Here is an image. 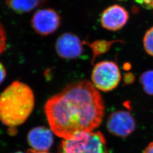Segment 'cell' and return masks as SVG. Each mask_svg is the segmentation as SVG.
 I'll return each mask as SVG.
<instances>
[{
	"label": "cell",
	"mask_w": 153,
	"mask_h": 153,
	"mask_svg": "<svg viewBox=\"0 0 153 153\" xmlns=\"http://www.w3.org/2000/svg\"><path fill=\"white\" fill-rule=\"evenodd\" d=\"M31 23L38 34L48 36L55 33L60 26L61 16L53 9H40L33 14Z\"/></svg>",
	"instance_id": "cell-5"
},
{
	"label": "cell",
	"mask_w": 153,
	"mask_h": 153,
	"mask_svg": "<svg viewBox=\"0 0 153 153\" xmlns=\"http://www.w3.org/2000/svg\"><path fill=\"white\" fill-rule=\"evenodd\" d=\"M35 98L26 84L15 81L0 95V120L5 126L22 125L33 112Z\"/></svg>",
	"instance_id": "cell-2"
},
{
	"label": "cell",
	"mask_w": 153,
	"mask_h": 153,
	"mask_svg": "<svg viewBox=\"0 0 153 153\" xmlns=\"http://www.w3.org/2000/svg\"><path fill=\"white\" fill-rule=\"evenodd\" d=\"M27 153H49L47 152H38L36 150H34L33 149H30L27 151Z\"/></svg>",
	"instance_id": "cell-19"
},
{
	"label": "cell",
	"mask_w": 153,
	"mask_h": 153,
	"mask_svg": "<svg viewBox=\"0 0 153 153\" xmlns=\"http://www.w3.org/2000/svg\"><path fill=\"white\" fill-rule=\"evenodd\" d=\"M23 153V152H16V153Z\"/></svg>",
	"instance_id": "cell-20"
},
{
	"label": "cell",
	"mask_w": 153,
	"mask_h": 153,
	"mask_svg": "<svg viewBox=\"0 0 153 153\" xmlns=\"http://www.w3.org/2000/svg\"><path fill=\"white\" fill-rule=\"evenodd\" d=\"M116 43H124V42L121 40L107 41L104 40H95L92 43H89L86 42H83V45L85 44L89 46L93 51V59L91 61L92 64L94 63L97 57L107 53L111 48V46Z\"/></svg>",
	"instance_id": "cell-11"
},
{
	"label": "cell",
	"mask_w": 153,
	"mask_h": 153,
	"mask_svg": "<svg viewBox=\"0 0 153 153\" xmlns=\"http://www.w3.org/2000/svg\"><path fill=\"white\" fill-rule=\"evenodd\" d=\"M47 0H7L6 4L18 13H26L42 5Z\"/></svg>",
	"instance_id": "cell-10"
},
{
	"label": "cell",
	"mask_w": 153,
	"mask_h": 153,
	"mask_svg": "<svg viewBox=\"0 0 153 153\" xmlns=\"http://www.w3.org/2000/svg\"><path fill=\"white\" fill-rule=\"evenodd\" d=\"M91 80L97 88L104 92L109 91L119 85L121 81L120 71L113 61L100 62L93 68Z\"/></svg>",
	"instance_id": "cell-4"
},
{
	"label": "cell",
	"mask_w": 153,
	"mask_h": 153,
	"mask_svg": "<svg viewBox=\"0 0 153 153\" xmlns=\"http://www.w3.org/2000/svg\"><path fill=\"white\" fill-rule=\"evenodd\" d=\"M59 153H109L103 134L100 131L83 132L64 139Z\"/></svg>",
	"instance_id": "cell-3"
},
{
	"label": "cell",
	"mask_w": 153,
	"mask_h": 153,
	"mask_svg": "<svg viewBox=\"0 0 153 153\" xmlns=\"http://www.w3.org/2000/svg\"><path fill=\"white\" fill-rule=\"evenodd\" d=\"M143 43L146 52L153 56V27L148 30L145 34Z\"/></svg>",
	"instance_id": "cell-13"
},
{
	"label": "cell",
	"mask_w": 153,
	"mask_h": 153,
	"mask_svg": "<svg viewBox=\"0 0 153 153\" xmlns=\"http://www.w3.org/2000/svg\"><path fill=\"white\" fill-rule=\"evenodd\" d=\"M137 3L147 8H153V0H135Z\"/></svg>",
	"instance_id": "cell-15"
},
{
	"label": "cell",
	"mask_w": 153,
	"mask_h": 153,
	"mask_svg": "<svg viewBox=\"0 0 153 153\" xmlns=\"http://www.w3.org/2000/svg\"></svg>",
	"instance_id": "cell-21"
},
{
	"label": "cell",
	"mask_w": 153,
	"mask_h": 153,
	"mask_svg": "<svg viewBox=\"0 0 153 153\" xmlns=\"http://www.w3.org/2000/svg\"><path fill=\"white\" fill-rule=\"evenodd\" d=\"M28 142L33 150L38 152H47L53 143L52 131L44 126H38L29 131Z\"/></svg>",
	"instance_id": "cell-9"
},
{
	"label": "cell",
	"mask_w": 153,
	"mask_h": 153,
	"mask_svg": "<svg viewBox=\"0 0 153 153\" xmlns=\"http://www.w3.org/2000/svg\"><path fill=\"white\" fill-rule=\"evenodd\" d=\"M129 19L126 9L118 5L111 6L103 11L100 22L103 27L109 31H117L123 27Z\"/></svg>",
	"instance_id": "cell-8"
},
{
	"label": "cell",
	"mask_w": 153,
	"mask_h": 153,
	"mask_svg": "<svg viewBox=\"0 0 153 153\" xmlns=\"http://www.w3.org/2000/svg\"><path fill=\"white\" fill-rule=\"evenodd\" d=\"M134 76L133 74L131 73H126L124 76V82L126 84H130L134 81Z\"/></svg>",
	"instance_id": "cell-16"
},
{
	"label": "cell",
	"mask_w": 153,
	"mask_h": 153,
	"mask_svg": "<svg viewBox=\"0 0 153 153\" xmlns=\"http://www.w3.org/2000/svg\"><path fill=\"white\" fill-rule=\"evenodd\" d=\"M107 128L115 136L126 137L135 130L136 122L130 112L119 111L110 115L107 122Z\"/></svg>",
	"instance_id": "cell-7"
},
{
	"label": "cell",
	"mask_w": 153,
	"mask_h": 153,
	"mask_svg": "<svg viewBox=\"0 0 153 153\" xmlns=\"http://www.w3.org/2000/svg\"><path fill=\"white\" fill-rule=\"evenodd\" d=\"M6 36L2 25L0 23V54L2 53L6 48Z\"/></svg>",
	"instance_id": "cell-14"
},
{
	"label": "cell",
	"mask_w": 153,
	"mask_h": 153,
	"mask_svg": "<svg viewBox=\"0 0 153 153\" xmlns=\"http://www.w3.org/2000/svg\"><path fill=\"white\" fill-rule=\"evenodd\" d=\"M6 70L4 65L0 62V84L4 81L6 76Z\"/></svg>",
	"instance_id": "cell-17"
},
{
	"label": "cell",
	"mask_w": 153,
	"mask_h": 153,
	"mask_svg": "<svg viewBox=\"0 0 153 153\" xmlns=\"http://www.w3.org/2000/svg\"><path fill=\"white\" fill-rule=\"evenodd\" d=\"M143 153H153V141L150 142L145 148Z\"/></svg>",
	"instance_id": "cell-18"
},
{
	"label": "cell",
	"mask_w": 153,
	"mask_h": 153,
	"mask_svg": "<svg viewBox=\"0 0 153 153\" xmlns=\"http://www.w3.org/2000/svg\"><path fill=\"white\" fill-rule=\"evenodd\" d=\"M83 42L76 35L65 33L57 38L55 50L57 55L64 59H75L83 53Z\"/></svg>",
	"instance_id": "cell-6"
},
{
	"label": "cell",
	"mask_w": 153,
	"mask_h": 153,
	"mask_svg": "<svg viewBox=\"0 0 153 153\" xmlns=\"http://www.w3.org/2000/svg\"><path fill=\"white\" fill-rule=\"evenodd\" d=\"M140 80L144 91L149 95L153 96V71L143 73Z\"/></svg>",
	"instance_id": "cell-12"
},
{
	"label": "cell",
	"mask_w": 153,
	"mask_h": 153,
	"mask_svg": "<svg viewBox=\"0 0 153 153\" xmlns=\"http://www.w3.org/2000/svg\"><path fill=\"white\" fill-rule=\"evenodd\" d=\"M44 110L51 131L68 139L99 126L104 116V105L97 88L91 82L82 81L67 86L49 98Z\"/></svg>",
	"instance_id": "cell-1"
}]
</instances>
